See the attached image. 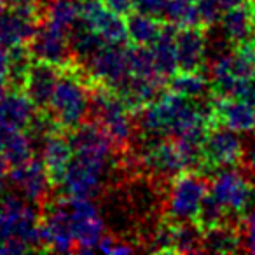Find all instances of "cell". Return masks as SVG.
Instances as JSON below:
<instances>
[{
	"label": "cell",
	"instance_id": "1",
	"mask_svg": "<svg viewBox=\"0 0 255 255\" xmlns=\"http://www.w3.org/2000/svg\"><path fill=\"white\" fill-rule=\"evenodd\" d=\"M40 212L35 203L19 196L0 199V254L42 252Z\"/></svg>",
	"mask_w": 255,
	"mask_h": 255
},
{
	"label": "cell",
	"instance_id": "2",
	"mask_svg": "<svg viewBox=\"0 0 255 255\" xmlns=\"http://www.w3.org/2000/svg\"><path fill=\"white\" fill-rule=\"evenodd\" d=\"M91 105V84L77 63L61 68V75L44 110L58 129L70 131L86 121Z\"/></svg>",
	"mask_w": 255,
	"mask_h": 255
},
{
	"label": "cell",
	"instance_id": "3",
	"mask_svg": "<svg viewBox=\"0 0 255 255\" xmlns=\"http://www.w3.org/2000/svg\"><path fill=\"white\" fill-rule=\"evenodd\" d=\"M91 121L98 123L110 136L116 152H126L133 149L138 135L135 114L123 103L116 91L100 84H91Z\"/></svg>",
	"mask_w": 255,
	"mask_h": 255
},
{
	"label": "cell",
	"instance_id": "4",
	"mask_svg": "<svg viewBox=\"0 0 255 255\" xmlns=\"http://www.w3.org/2000/svg\"><path fill=\"white\" fill-rule=\"evenodd\" d=\"M208 191L210 180L203 173L187 171L175 177L168 191L164 219L173 222H194Z\"/></svg>",
	"mask_w": 255,
	"mask_h": 255
},
{
	"label": "cell",
	"instance_id": "5",
	"mask_svg": "<svg viewBox=\"0 0 255 255\" xmlns=\"http://www.w3.org/2000/svg\"><path fill=\"white\" fill-rule=\"evenodd\" d=\"M109 163L110 159L74 154L60 184L63 192L70 198H96L105 185Z\"/></svg>",
	"mask_w": 255,
	"mask_h": 255
},
{
	"label": "cell",
	"instance_id": "6",
	"mask_svg": "<svg viewBox=\"0 0 255 255\" xmlns=\"http://www.w3.org/2000/svg\"><path fill=\"white\" fill-rule=\"evenodd\" d=\"M210 191L234 222H241L243 215L250 210L255 194L250 178L243 171L234 170L233 166L215 171L213 178L210 180Z\"/></svg>",
	"mask_w": 255,
	"mask_h": 255
},
{
	"label": "cell",
	"instance_id": "7",
	"mask_svg": "<svg viewBox=\"0 0 255 255\" xmlns=\"http://www.w3.org/2000/svg\"><path fill=\"white\" fill-rule=\"evenodd\" d=\"M67 215L77 254H91L98 250V243L105 236V224L96 205L88 198H65Z\"/></svg>",
	"mask_w": 255,
	"mask_h": 255
},
{
	"label": "cell",
	"instance_id": "8",
	"mask_svg": "<svg viewBox=\"0 0 255 255\" xmlns=\"http://www.w3.org/2000/svg\"><path fill=\"white\" fill-rule=\"evenodd\" d=\"M79 67L82 68L89 84L105 86L112 91L119 89L131 75L128 46H103Z\"/></svg>",
	"mask_w": 255,
	"mask_h": 255
},
{
	"label": "cell",
	"instance_id": "9",
	"mask_svg": "<svg viewBox=\"0 0 255 255\" xmlns=\"http://www.w3.org/2000/svg\"><path fill=\"white\" fill-rule=\"evenodd\" d=\"M245 143L240 133L233 131L222 124L210 126L201 143V173L231 168L241 163Z\"/></svg>",
	"mask_w": 255,
	"mask_h": 255
},
{
	"label": "cell",
	"instance_id": "10",
	"mask_svg": "<svg viewBox=\"0 0 255 255\" xmlns=\"http://www.w3.org/2000/svg\"><path fill=\"white\" fill-rule=\"evenodd\" d=\"M40 245L42 252H75V240L67 215L65 198L46 201L40 215Z\"/></svg>",
	"mask_w": 255,
	"mask_h": 255
},
{
	"label": "cell",
	"instance_id": "11",
	"mask_svg": "<svg viewBox=\"0 0 255 255\" xmlns=\"http://www.w3.org/2000/svg\"><path fill=\"white\" fill-rule=\"evenodd\" d=\"M81 21L98 33L107 46H126L128 25L126 18L110 11L103 0H81Z\"/></svg>",
	"mask_w": 255,
	"mask_h": 255
},
{
	"label": "cell",
	"instance_id": "12",
	"mask_svg": "<svg viewBox=\"0 0 255 255\" xmlns=\"http://www.w3.org/2000/svg\"><path fill=\"white\" fill-rule=\"evenodd\" d=\"M28 47L33 60L37 61H46V63H51L58 68H68L75 65L70 33L54 28L44 21L39 25Z\"/></svg>",
	"mask_w": 255,
	"mask_h": 255
},
{
	"label": "cell",
	"instance_id": "13",
	"mask_svg": "<svg viewBox=\"0 0 255 255\" xmlns=\"http://www.w3.org/2000/svg\"><path fill=\"white\" fill-rule=\"evenodd\" d=\"M7 178L12 184V187L26 201L35 203V205L47 201L49 189L53 184H51V178L42 161L30 159L26 163L19 164V166H12Z\"/></svg>",
	"mask_w": 255,
	"mask_h": 255
},
{
	"label": "cell",
	"instance_id": "14",
	"mask_svg": "<svg viewBox=\"0 0 255 255\" xmlns=\"http://www.w3.org/2000/svg\"><path fill=\"white\" fill-rule=\"evenodd\" d=\"M39 109L25 89L4 88L0 95V128L9 131H25L33 124Z\"/></svg>",
	"mask_w": 255,
	"mask_h": 255
},
{
	"label": "cell",
	"instance_id": "15",
	"mask_svg": "<svg viewBox=\"0 0 255 255\" xmlns=\"http://www.w3.org/2000/svg\"><path fill=\"white\" fill-rule=\"evenodd\" d=\"M210 105L215 124L229 128L236 133L255 131V107L238 96H215L210 93Z\"/></svg>",
	"mask_w": 255,
	"mask_h": 255
},
{
	"label": "cell",
	"instance_id": "16",
	"mask_svg": "<svg viewBox=\"0 0 255 255\" xmlns=\"http://www.w3.org/2000/svg\"><path fill=\"white\" fill-rule=\"evenodd\" d=\"M68 138L74 147V154H84V156L102 157V159H110L117 154L105 129L91 119L70 129Z\"/></svg>",
	"mask_w": 255,
	"mask_h": 255
},
{
	"label": "cell",
	"instance_id": "17",
	"mask_svg": "<svg viewBox=\"0 0 255 255\" xmlns=\"http://www.w3.org/2000/svg\"><path fill=\"white\" fill-rule=\"evenodd\" d=\"M205 26H182L177 30L175 44H177L178 70L194 72L205 67L206 60V32Z\"/></svg>",
	"mask_w": 255,
	"mask_h": 255
},
{
	"label": "cell",
	"instance_id": "18",
	"mask_svg": "<svg viewBox=\"0 0 255 255\" xmlns=\"http://www.w3.org/2000/svg\"><path fill=\"white\" fill-rule=\"evenodd\" d=\"M219 26L224 40L233 46L255 39V0H245L243 4L227 11Z\"/></svg>",
	"mask_w": 255,
	"mask_h": 255
},
{
	"label": "cell",
	"instance_id": "19",
	"mask_svg": "<svg viewBox=\"0 0 255 255\" xmlns=\"http://www.w3.org/2000/svg\"><path fill=\"white\" fill-rule=\"evenodd\" d=\"M72 157H74V147L70 143V138L61 135L60 129L51 131L49 135L44 136L42 163L53 185L61 184Z\"/></svg>",
	"mask_w": 255,
	"mask_h": 255
},
{
	"label": "cell",
	"instance_id": "20",
	"mask_svg": "<svg viewBox=\"0 0 255 255\" xmlns=\"http://www.w3.org/2000/svg\"><path fill=\"white\" fill-rule=\"evenodd\" d=\"M60 75L61 68L46 63V61L35 60L30 67L28 77L25 82V91L40 112H44L49 105V100L53 96Z\"/></svg>",
	"mask_w": 255,
	"mask_h": 255
},
{
	"label": "cell",
	"instance_id": "21",
	"mask_svg": "<svg viewBox=\"0 0 255 255\" xmlns=\"http://www.w3.org/2000/svg\"><path fill=\"white\" fill-rule=\"evenodd\" d=\"M40 23L42 21L35 16L5 9L0 14V40L7 47L26 46L33 39Z\"/></svg>",
	"mask_w": 255,
	"mask_h": 255
},
{
	"label": "cell",
	"instance_id": "22",
	"mask_svg": "<svg viewBox=\"0 0 255 255\" xmlns=\"http://www.w3.org/2000/svg\"><path fill=\"white\" fill-rule=\"evenodd\" d=\"M178 26L173 23L166 21L163 25L159 37L152 42L150 49L154 53V61L159 75L164 81H170L175 74L178 72V61H177V44H175V37H177Z\"/></svg>",
	"mask_w": 255,
	"mask_h": 255
},
{
	"label": "cell",
	"instance_id": "23",
	"mask_svg": "<svg viewBox=\"0 0 255 255\" xmlns=\"http://www.w3.org/2000/svg\"><path fill=\"white\" fill-rule=\"evenodd\" d=\"M81 0H44L42 21L67 33L81 23Z\"/></svg>",
	"mask_w": 255,
	"mask_h": 255
},
{
	"label": "cell",
	"instance_id": "24",
	"mask_svg": "<svg viewBox=\"0 0 255 255\" xmlns=\"http://www.w3.org/2000/svg\"><path fill=\"white\" fill-rule=\"evenodd\" d=\"M241 222H224L203 231V252L233 254L241 250Z\"/></svg>",
	"mask_w": 255,
	"mask_h": 255
},
{
	"label": "cell",
	"instance_id": "25",
	"mask_svg": "<svg viewBox=\"0 0 255 255\" xmlns=\"http://www.w3.org/2000/svg\"><path fill=\"white\" fill-rule=\"evenodd\" d=\"M0 157L9 166H19L33 159V140L25 131H9L0 128Z\"/></svg>",
	"mask_w": 255,
	"mask_h": 255
},
{
	"label": "cell",
	"instance_id": "26",
	"mask_svg": "<svg viewBox=\"0 0 255 255\" xmlns=\"http://www.w3.org/2000/svg\"><path fill=\"white\" fill-rule=\"evenodd\" d=\"M126 25L129 44H135V46H152V42L159 37L161 30H163L164 21L159 18H154V16L133 11L126 16Z\"/></svg>",
	"mask_w": 255,
	"mask_h": 255
},
{
	"label": "cell",
	"instance_id": "27",
	"mask_svg": "<svg viewBox=\"0 0 255 255\" xmlns=\"http://www.w3.org/2000/svg\"><path fill=\"white\" fill-rule=\"evenodd\" d=\"M168 89H171V91L178 93L182 96H187V98L203 100L206 96H210L212 84H210V77L203 74L201 70H194V72L178 70L168 81Z\"/></svg>",
	"mask_w": 255,
	"mask_h": 255
},
{
	"label": "cell",
	"instance_id": "28",
	"mask_svg": "<svg viewBox=\"0 0 255 255\" xmlns=\"http://www.w3.org/2000/svg\"><path fill=\"white\" fill-rule=\"evenodd\" d=\"M170 231L173 254H201L203 252V229L196 222L170 220Z\"/></svg>",
	"mask_w": 255,
	"mask_h": 255
},
{
	"label": "cell",
	"instance_id": "29",
	"mask_svg": "<svg viewBox=\"0 0 255 255\" xmlns=\"http://www.w3.org/2000/svg\"><path fill=\"white\" fill-rule=\"evenodd\" d=\"M243 2L245 0H196L199 23L205 28H212V26L219 25V21L227 11Z\"/></svg>",
	"mask_w": 255,
	"mask_h": 255
},
{
	"label": "cell",
	"instance_id": "30",
	"mask_svg": "<svg viewBox=\"0 0 255 255\" xmlns=\"http://www.w3.org/2000/svg\"><path fill=\"white\" fill-rule=\"evenodd\" d=\"M203 231L206 229H212V227L219 226V224L224 222H234L231 220V217L227 215L226 208L219 203V199L212 194V191H208V194L205 196L201 203V208L198 212V217L194 220Z\"/></svg>",
	"mask_w": 255,
	"mask_h": 255
},
{
	"label": "cell",
	"instance_id": "31",
	"mask_svg": "<svg viewBox=\"0 0 255 255\" xmlns=\"http://www.w3.org/2000/svg\"><path fill=\"white\" fill-rule=\"evenodd\" d=\"M164 18H166V21L177 25L178 28L201 25L198 16V7H196V0H168Z\"/></svg>",
	"mask_w": 255,
	"mask_h": 255
},
{
	"label": "cell",
	"instance_id": "32",
	"mask_svg": "<svg viewBox=\"0 0 255 255\" xmlns=\"http://www.w3.org/2000/svg\"><path fill=\"white\" fill-rule=\"evenodd\" d=\"M240 229H241V252L255 254V206L243 215Z\"/></svg>",
	"mask_w": 255,
	"mask_h": 255
},
{
	"label": "cell",
	"instance_id": "33",
	"mask_svg": "<svg viewBox=\"0 0 255 255\" xmlns=\"http://www.w3.org/2000/svg\"><path fill=\"white\" fill-rule=\"evenodd\" d=\"M98 250L103 254H131L136 248L133 245H129L128 241H123L119 238L112 236V234H105L102 238V241L98 243Z\"/></svg>",
	"mask_w": 255,
	"mask_h": 255
},
{
	"label": "cell",
	"instance_id": "34",
	"mask_svg": "<svg viewBox=\"0 0 255 255\" xmlns=\"http://www.w3.org/2000/svg\"><path fill=\"white\" fill-rule=\"evenodd\" d=\"M168 0H133V11L163 19L166 14Z\"/></svg>",
	"mask_w": 255,
	"mask_h": 255
},
{
	"label": "cell",
	"instance_id": "35",
	"mask_svg": "<svg viewBox=\"0 0 255 255\" xmlns=\"http://www.w3.org/2000/svg\"><path fill=\"white\" fill-rule=\"evenodd\" d=\"M9 70H11V53L9 47L0 40V86L7 84Z\"/></svg>",
	"mask_w": 255,
	"mask_h": 255
},
{
	"label": "cell",
	"instance_id": "36",
	"mask_svg": "<svg viewBox=\"0 0 255 255\" xmlns=\"http://www.w3.org/2000/svg\"><path fill=\"white\" fill-rule=\"evenodd\" d=\"M241 163H243V168L247 170V173L255 177V140H252V142H248L245 145Z\"/></svg>",
	"mask_w": 255,
	"mask_h": 255
},
{
	"label": "cell",
	"instance_id": "37",
	"mask_svg": "<svg viewBox=\"0 0 255 255\" xmlns=\"http://www.w3.org/2000/svg\"><path fill=\"white\" fill-rule=\"evenodd\" d=\"M103 4H105L110 11L124 16V18H126L129 12H133V0H103Z\"/></svg>",
	"mask_w": 255,
	"mask_h": 255
},
{
	"label": "cell",
	"instance_id": "38",
	"mask_svg": "<svg viewBox=\"0 0 255 255\" xmlns=\"http://www.w3.org/2000/svg\"><path fill=\"white\" fill-rule=\"evenodd\" d=\"M236 96L255 107V77L245 81L243 84H241V88H240V91H238Z\"/></svg>",
	"mask_w": 255,
	"mask_h": 255
},
{
	"label": "cell",
	"instance_id": "39",
	"mask_svg": "<svg viewBox=\"0 0 255 255\" xmlns=\"http://www.w3.org/2000/svg\"><path fill=\"white\" fill-rule=\"evenodd\" d=\"M5 11V4H4V0H0V14Z\"/></svg>",
	"mask_w": 255,
	"mask_h": 255
}]
</instances>
